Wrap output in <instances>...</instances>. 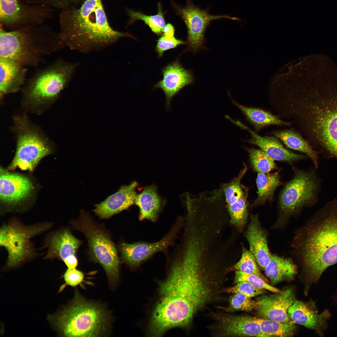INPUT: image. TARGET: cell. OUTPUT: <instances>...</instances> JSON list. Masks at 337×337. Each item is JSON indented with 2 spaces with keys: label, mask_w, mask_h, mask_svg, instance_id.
Masks as SVG:
<instances>
[{
  "label": "cell",
  "mask_w": 337,
  "mask_h": 337,
  "mask_svg": "<svg viewBox=\"0 0 337 337\" xmlns=\"http://www.w3.org/2000/svg\"><path fill=\"white\" fill-rule=\"evenodd\" d=\"M287 113L319 154L337 159V89L301 87L290 96Z\"/></svg>",
  "instance_id": "2"
},
{
  "label": "cell",
  "mask_w": 337,
  "mask_h": 337,
  "mask_svg": "<svg viewBox=\"0 0 337 337\" xmlns=\"http://www.w3.org/2000/svg\"><path fill=\"white\" fill-rule=\"evenodd\" d=\"M138 185L137 182L134 181L121 186L117 192L95 205L93 211L100 218L107 219L127 209L134 203Z\"/></svg>",
  "instance_id": "21"
},
{
  "label": "cell",
  "mask_w": 337,
  "mask_h": 337,
  "mask_svg": "<svg viewBox=\"0 0 337 337\" xmlns=\"http://www.w3.org/2000/svg\"><path fill=\"white\" fill-rule=\"evenodd\" d=\"M244 235L249 245V250L255 257L258 266L264 270L272 254L268 246L267 232L262 227L257 214L251 215Z\"/></svg>",
  "instance_id": "20"
},
{
  "label": "cell",
  "mask_w": 337,
  "mask_h": 337,
  "mask_svg": "<svg viewBox=\"0 0 337 337\" xmlns=\"http://www.w3.org/2000/svg\"><path fill=\"white\" fill-rule=\"evenodd\" d=\"M174 31L173 27L170 23H168L165 25L162 30L164 35L169 37L174 36Z\"/></svg>",
  "instance_id": "41"
},
{
  "label": "cell",
  "mask_w": 337,
  "mask_h": 337,
  "mask_svg": "<svg viewBox=\"0 0 337 337\" xmlns=\"http://www.w3.org/2000/svg\"><path fill=\"white\" fill-rule=\"evenodd\" d=\"M55 10L22 0H0V26L11 31L39 26L52 19Z\"/></svg>",
  "instance_id": "12"
},
{
  "label": "cell",
  "mask_w": 337,
  "mask_h": 337,
  "mask_svg": "<svg viewBox=\"0 0 337 337\" xmlns=\"http://www.w3.org/2000/svg\"><path fill=\"white\" fill-rule=\"evenodd\" d=\"M64 278L65 285L75 287L84 281V275L76 268H68L64 274Z\"/></svg>",
  "instance_id": "39"
},
{
  "label": "cell",
  "mask_w": 337,
  "mask_h": 337,
  "mask_svg": "<svg viewBox=\"0 0 337 337\" xmlns=\"http://www.w3.org/2000/svg\"><path fill=\"white\" fill-rule=\"evenodd\" d=\"M63 261L68 268H75L78 265V260L75 255L67 257Z\"/></svg>",
  "instance_id": "40"
},
{
  "label": "cell",
  "mask_w": 337,
  "mask_h": 337,
  "mask_svg": "<svg viewBox=\"0 0 337 337\" xmlns=\"http://www.w3.org/2000/svg\"><path fill=\"white\" fill-rule=\"evenodd\" d=\"M264 292V289L257 288L246 281L238 282L234 286L223 288L221 291V293H240L250 298L262 295Z\"/></svg>",
  "instance_id": "36"
},
{
  "label": "cell",
  "mask_w": 337,
  "mask_h": 337,
  "mask_svg": "<svg viewBox=\"0 0 337 337\" xmlns=\"http://www.w3.org/2000/svg\"><path fill=\"white\" fill-rule=\"evenodd\" d=\"M59 36L65 46L84 53L107 47L125 37L127 32L110 25L101 0H85L79 7L60 10Z\"/></svg>",
  "instance_id": "4"
},
{
  "label": "cell",
  "mask_w": 337,
  "mask_h": 337,
  "mask_svg": "<svg viewBox=\"0 0 337 337\" xmlns=\"http://www.w3.org/2000/svg\"><path fill=\"white\" fill-rule=\"evenodd\" d=\"M289 318L294 323L314 330L323 336L328 326L331 314L327 309L319 313L315 302H305L295 300L288 310Z\"/></svg>",
  "instance_id": "16"
},
{
  "label": "cell",
  "mask_w": 337,
  "mask_h": 337,
  "mask_svg": "<svg viewBox=\"0 0 337 337\" xmlns=\"http://www.w3.org/2000/svg\"><path fill=\"white\" fill-rule=\"evenodd\" d=\"M315 169L295 170L293 178L285 185L279 195V214L274 227L284 226L303 208L316 203L321 181Z\"/></svg>",
  "instance_id": "9"
},
{
  "label": "cell",
  "mask_w": 337,
  "mask_h": 337,
  "mask_svg": "<svg viewBox=\"0 0 337 337\" xmlns=\"http://www.w3.org/2000/svg\"><path fill=\"white\" fill-rule=\"evenodd\" d=\"M72 225L85 235L91 258L101 265L110 284L115 285L119 278L120 261L116 247L109 235L95 224L84 210L80 212V217L72 222Z\"/></svg>",
  "instance_id": "10"
},
{
  "label": "cell",
  "mask_w": 337,
  "mask_h": 337,
  "mask_svg": "<svg viewBox=\"0 0 337 337\" xmlns=\"http://www.w3.org/2000/svg\"><path fill=\"white\" fill-rule=\"evenodd\" d=\"M163 79L154 86L164 91L166 107H170L171 101L179 91L186 86L192 84L193 77L191 72L185 69L178 61H175L164 68Z\"/></svg>",
  "instance_id": "19"
},
{
  "label": "cell",
  "mask_w": 337,
  "mask_h": 337,
  "mask_svg": "<svg viewBox=\"0 0 337 337\" xmlns=\"http://www.w3.org/2000/svg\"><path fill=\"white\" fill-rule=\"evenodd\" d=\"M297 271V266L291 259L273 254L264 270L272 285L293 279Z\"/></svg>",
  "instance_id": "26"
},
{
  "label": "cell",
  "mask_w": 337,
  "mask_h": 337,
  "mask_svg": "<svg viewBox=\"0 0 337 337\" xmlns=\"http://www.w3.org/2000/svg\"><path fill=\"white\" fill-rule=\"evenodd\" d=\"M9 58L0 57V97L21 90L25 84L28 69Z\"/></svg>",
  "instance_id": "23"
},
{
  "label": "cell",
  "mask_w": 337,
  "mask_h": 337,
  "mask_svg": "<svg viewBox=\"0 0 337 337\" xmlns=\"http://www.w3.org/2000/svg\"><path fill=\"white\" fill-rule=\"evenodd\" d=\"M257 196L252 205V207L262 205L273 200L277 188L282 183L278 172L274 173H257L256 179Z\"/></svg>",
  "instance_id": "29"
},
{
  "label": "cell",
  "mask_w": 337,
  "mask_h": 337,
  "mask_svg": "<svg viewBox=\"0 0 337 337\" xmlns=\"http://www.w3.org/2000/svg\"><path fill=\"white\" fill-rule=\"evenodd\" d=\"M248 169L245 164L236 177L229 182L223 183L221 189L224 194L226 207L232 224L240 230L245 226L248 217L247 198L249 188L241 183Z\"/></svg>",
  "instance_id": "13"
},
{
  "label": "cell",
  "mask_w": 337,
  "mask_h": 337,
  "mask_svg": "<svg viewBox=\"0 0 337 337\" xmlns=\"http://www.w3.org/2000/svg\"><path fill=\"white\" fill-rule=\"evenodd\" d=\"M293 290L290 288L270 295H263L256 300L255 310L259 318L281 322L290 321L288 310L295 300Z\"/></svg>",
  "instance_id": "15"
},
{
  "label": "cell",
  "mask_w": 337,
  "mask_h": 337,
  "mask_svg": "<svg viewBox=\"0 0 337 337\" xmlns=\"http://www.w3.org/2000/svg\"><path fill=\"white\" fill-rule=\"evenodd\" d=\"M287 148L305 154L311 160L315 168L319 166V154L299 133L292 129L276 130L272 133Z\"/></svg>",
  "instance_id": "27"
},
{
  "label": "cell",
  "mask_w": 337,
  "mask_h": 337,
  "mask_svg": "<svg viewBox=\"0 0 337 337\" xmlns=\"http://www.w3.org/2000/svg\"><path fill=\"white\" fill-rule=\"evenodd\" d=\"M291 245L309 289L327 268L337 263V198L327 202L297 230Z\"/></svg>",
  "instance_id": "3"
},
{
  "label": "cell",
  "mask_w": 337,
  "mask_h": 337,
  "mask_svg": "<svg viewBox=\"0 0 337 337\" xmlns=\"http://www.w3.org/2000/svg\"><path fill=\"white\" fill-rule=\"evenodd\" d=\"M228 302L227 306L218 308L223 311L232 313L238 311H250L255 310L256 306L255 301L240 293L232 294L229 297Z\"/></svg>",
  "instance_id": "33"
},
{
  "label": "cell",
  "mask_w": 337,
  "mask_h": 337,
  "mask_svg": "<svg viewBox=\"0 0 337 337\" xmlns=\"http://www.w3.org/2000/svg\"><path fill=\"white\" fill-rule=\"evenodd\" d=\"M258 266L254 255L249 250L243 247L241 258L234 267L236 271L256 275L267 282L268 280L261 274Z\"/></svg>",
  "instance_id": "34"
},
{
  "label": "cell",
  "mask_w": 337,
  "mask_h": 337,
  "mask_svg": "<svg viewBox=\"0 0 337 337\" xmlns=\"http://www.w3.org/2000/svg\"><path fill=\"white\" fill-rule=\"evenodd\" d=\"M65 46L58 32L46 23L11 31L0 26V57L26 67L37 66Z\"/></svg>",
  "instance_id": "5"
},
{
  "label": "cell",
  "mask_w": 337,
  "mask_h": 337,
  "mask_svg": "<svg viewBox=\"0 0 337 337\" xmlns=\"http://www.w3.org/2000/svg\"><path fill=\"white\" fill-rule=\"evenodd\" d=\"M237 125L247 130L251 134V138L247 140V142L259 147L274 160L291 164L307 157L305 155L295 154L286 149L279 139L274 136H261L240 122Z\"/></svg>",
  "instance_id": "22"
},
{
  "label": "cell",
  "mask_w": 337,
  "mask_h": 337,
  "mask_svg": "<svg viewBox=\"0 0 337 337\" xmlns=\"http://www.w3.org/2000/svg\"><path fill=\"white\" fill-rule=\"evenodd\" d=\"M81 243L68 229L53 232L48 235L45 241V247L48 249L45 258H58L63 261L75 255Z\"/></svg>",
  "instance_id": "24"
},
{
  "label": "cell",
  "mask_w": 337,
  "mask_h": 337,
  "mask_svg": "<svg viewBox=\"0 0 337 337\" xmlns=\"http://www.w3.org/2000/svg\"><path fill=\"white\" fill-rule=\"evenodd\" d=\"M186 43L174 36L169 37L163 35L157 40L156 50L159 56L160 57L163 56L164 51Z\"/></svg>",
  "instance_id": "38"
},
{
  "label": "cell",
  "mask_w": 337,
  "mask_h": 337,
  "mask_svg": "<svg viewBox=\"0 0 337 337\" xmlns=\"http://www.w3.org/2000/svg\"><path fill=\"white\" fill-rule=\"evenodd\" d=\"M232 100L233 104L241 110L256 131L270 125L288 126L292 124L291 122L282 120L277 116L267 110L246 106L238 103L233 100Z\"/></svg>",
  "instance_id": "28"
},
{
  "label": "cell",
  "mask_w": 337,
  "mask_h": 337,
  "mask_svg": "<svg viewBox=\"0 0 337 337\" xmlns=\"http://www.w3.org/2000/svg\"><path fill=\"white\" fill-rule=\"evenodd\" d=\"M51 226L47 222L25 226L16 221L3 225L0 228V245L7 252L8 267H15L32 257L35 252L31 239Z\"/></svg>",
  "instance_id": "11"
},
{
  "label": "cell",
  "mask_w": 337,
  "mask_h": 337,
  "mask_svg": "<svg viewBox=\"0 0 337 337\" xmlns=\"http://www.w3.org/2000/svg\"><path fill=\"white\" fill-rule=\"evenodd\" d=\"M27 113L13 115L10 127L16 141L15 156L8 168L32 171L42 158L53 151L52 141L29 118Z\"/></svg>",
  "instance_id": "8"
},
{
  "label": "cell",
  "mask_w": 337,
  "mask_h": 337,
  "mask_svg": "<svg viewBox=\"0 0 337 337\" xmlns=\"http://www.w3.org/2000/svg\"><path fill=\"white\" fill-rule=\"evenodd\" d=\"M78 65L59 58L37 70L21 90L24 110L41 115L49 109L67 86Z\"/></svg>",
  "instance_id": "6"
},
{
  "label": "cell",
  "mask_w": 337,
  "mask_h": 337,
  "mask_svg": "<svg viewBox=\"0 0 337 337\" xmlns=\"http://www.w3.org/2000/svg\"><path fill=\"white\" fill-rule=\"evenodd\" d=\"M70 304L48 319L65 337H100L109 332L111 317L102 305L85 299L77 291Z\"/></svg>",
  "instance_id": "7"
},
{
  "label": "cell",
  "mask_w": 337,
  "mask_h": 337,
  "mask_svg": "<svg viewBox=\"0 0 337 337\" xmlns=\"http://www.w3.org/2000/svg\"><path fill=\"white\" fill-rule=\"evenodd\" d=\"M220 281L192 254L177 257L161 284L159 298L151 314L149 334L159 336L175 327H184L195 314L217 297Z\"/></svg>",
  "instance_id": "1"
},
{
  "label": "cell",
  "mask_w": 337,
  "mask_h": 337,
  "mask_svg": "<svg viewBox=\"0 0 337 337\" xmlns=\"http://www.w3.org/2000/svg\"><path fill=\"white\" fill-rule=\"evenodd\" d=\"M33 189L32 183L27 177L9 173L1 168L0 198L2 203H18L28 197Z\"/></svg>",
  "instance_id": "18"
},
{
  "label": "cell",
  "mask_w": 337,
  "mask_h": 337,
  "mask_svg": "<svg viewBox=\"0 0 337 337\" xmlns=\"http://www.w3.org/2000/svg\"><path fill=\"white\" fill-rule=\"evenodd\" d=\"M26 2L48 6L60 10L78 5L84 0H22Z\"/></svg>",
  "instance_id": "37"
},
{
  "label": "cell",
  "mask_w": 337,
  "mask_h": 337,
  "mask_svg": "<svg viewBox=\"0 0 337 337\" xmlns=\"http://www.w3.org/2000/svg\"><path fill=\"white\" fill-rule=\"evenodd\" d=\"M159 6L158 13L152 16L146 15L139 12L128 10L130 22L138 20H141L149 27L153 32L158 35L160 34L165 25L160 6Z\"/></svg>",
  "instance_id": "32"
},
{
  "label": "cell",
  "mask_w": 337,
  "mask_h": 337,
  "mask_svg": "<svg viewBox=\"0 0 337 337\" xmlns=\"http://www.w3.org/2000/svg\"><path fill=\"white\" fill-rule=\"evenodd\" d=\"M175 232V229L172 230L165 237L155 243L122 242L119 247L121 258L129 266H137L152 255L164 250L172 245Z\"/></svg>",
  "instance_id": "17"
},
{
  "label": "cell",
  "mask_w": 337,
  "mask_h": 337,
  "mask_svg": "<svg viewBox=\"0 0 337 337\" xmlns=\"http://www.w3.org/2000/svg\"><path fill=\"white\" fill-rule=\"evenodd\" d=\"M255 321L260 325L264 337H289L293 335L295 329L291 320L281 322L254 317Z\"/></svg>",
  "instance_id": "30"
},
{
  "label": "cell",
  "mask_w": 337,
  "mask_h": 337,
  "mask_svg": "<svg viewBox=\"0 0 337 337\" xmlns=\"http://www.w3.org/2000/svg\"><path fill=\"white\" fill-rule=\"evenodd\" d=\"M241 281L247 282L257 288L267 290L275 293L281 291L279 289L269 285L256 275L236 271L235 273L234 283L235 284Z\"/></svg>",
  "instance_id": "35"
},
{
  "label": "cell",
  "mask_w": 337,
  "mask_h": 337,
  "mask_svg": "<svg viewBox=\"0 0 337 337\" xmlns=\"http://www.w3.org/2000/svg\"><path fill=\"white\" fill-rule=\"evenodd\" d=\"M253 170L257 173H269L277 168L274 160L261 149L245 148Z\"/></svg>",
  "instance_id": "31"
},
{
  "label": "cell",
  "mask_w": 337,
  "mask_h": 337,
  "mask_svg": "<svg viewBox=\"0 0 337 337\" xmlns=\"http://www.w3.org/2000/svg\"><path fill=\"white\" fill-rule=\"evenodd\" d=\"M180 13L187 28L188 48L193 52L203 47L205 31L211 21L222 18L239 20L227 15H212L192 5L181 9Z\"/></svg>",
  "instance_id": "14"
},
{
  "label": "cell",
  "mask_w": 337,
  "mask_h": 337,
  "mask_svg": "<svg viewBox=\"0 0 337 337\" xmlns=\"http://www.w3.org/2000/svg\"><path fill=\"white\" fill-rule=\"evenodd\" d=\"M165 202L159 194L157 188L152 185L144 187L137 195L134 203L139 208V219L154 222Z\"/></svg>",
  "instance_id": "25"
}]
</instances>
